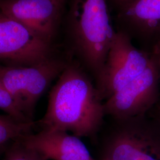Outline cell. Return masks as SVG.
Instances as JSON below:
<instances>
[{
    "label": "cell",
    "mask_w": 160,
    "mask_h": 160,
    "mask_svg": "<svg viewBox=\"0 0 160 160\" xmlns=\"http://www.w3.org/2000/svg\"><path fill=\"white\" fill-rule=\"evenodd\" d=\"M103 100L81 64L68 62L50 92L46 113L39 124L42 129L92 137L106 115Z\"/></svg>",
    "instance_id": "6da1fadb"
},
{
    "label": "cell",
    "mask_w": 160,
    "mask_h": 160,
    "mask_svg": "<svg viewBox=\"0 0 160 160\" xmlns=\"http://www.w3.org/2000/svg\"><path fill=\"white\" fill-rule=\"evenodd\" d=\"M67 26L72 51L97 80L116 33L107 0H72Z\"/></svg>",
    "instance_id": "7a4b0ae2"
},
{
    "label": "cell",
    "mask_w": 160,
    "mask_h": 160,
    "mask_svg": "<svg viewBox=\"0 0 160 160\" xmlns=\"http://www.w3.org/2000/svg\"><path fill=\"white\" fill-rule=\"evenodd\" d=\"M68 63L53 55L33 65H0V81L22 112L33 122V111L38 101Z\"/></svg>",
    "instance_id": "3957f363"
},
{
    "label": "cell",
    "mask_w": 160,
    "mask_h": 160,
    "mask_svg": "<svg viewBox=\"0 0 160 160\" xmlns=\"http://www.w3.org/2000/svg\"><path fill=\"white\" fill-rule=\"evenodd\" d=\"M106 139L103 160H160V126L147 115L118 121Z\"/></svg>",
    "instance_id": "277c9868"
},
{
    "label": "cell",
    "mask_w": 160,
    "mask_h": 160,
    "mask_svg": "<svg viewBox=\"0 0 160 160\" xmlns=\"http://www.w3.org/2000/svg\"><path fill=\"white\" fill-rule=\"evenodd\" d=\"M154 52L139 49L126 34L116 31L96 87L103 100H107L147 68Z\"/></svg>",
    "instance_id": "5b68a950"
},
{
    "label": "cell",
    "mask_w": 160,
    "mask_h": 160,
    "mask_svg": "<svg viewBox=\"0 0 160 160\" xmlns=\"http://www.w3.org/2000/svg\"><path fill=\"white\" fill-rule=\"evenodd\" d=\"M147 68L104 103L106 114L116 122L145 116L160 97V73L157 55Z\"/></svg>",
    "instance_id": "8992f818"
},
{
    "label": "cell",
    "mask_w": 160,
    "mask_h": 160,
    "mask_svg": "<svg viewBox=\"0 0 160 160\" xmlns=\"http://www.w3.org/2000/svg\"><path fill=\"white\" fill-rule=\"evenodd\" d=\"M53 55L52 41L0 12V62L2 65H33Z\"/></svg>",
    "instance_id": "52a82bcc"
},
{
    "label": "cell",
    "mask_w": 160,
    "mask_h": 160,
    "mask_svg": "<svg viewBox=\"0 0 160 160\" xmlns=\"http://www.w3.org/2000/svg\"><path fill=\"white\" fill-rule=\"evenodd\" d=\"M116 31L137 40L145 51L160 48V0H133L115 11Z\"/></svg>",
    "instance_id": "ba28073f"
},
{
    "label": "cell",
    "mask_w": 160,
    "mask_h": 160,
    "mask_svg": "<svg viewBox=\"0 0 160 160\" xmlns=\"http://www.w3.org/2000/svg\"><path fill=\"white\" fill-rule=\"evenodd\" d=\"M62 8L54 0H0V12L52 42Z\"/></svg>",
    "instance_id": "9c48e42d"
},
{
    "label": "cell",
    "mask_w": 160,
    "mask_h": 160,
    "mask_svg": "<svg viewBox=\"0 0 160 160\" xmlns=\"http://www.w3.org/2000/svg\"><path fill=\"white\" fill-rule=\"evenodd\" d=\"M19 140L45 160H96L80 138L69 135L67 132L42 129Z\"/></svg>",
    "instance_id": "30bf717a"
},
{
    "label": "cell",
    "mask_w": 160,
    "mask_h": 160,
    "mask_svg": "<svg viewBox=\"0 0 160 160\" xmlns=\"http://www.w3.org/2000/svg\"><path fill=\"white\" fill-rule=\"evenodd\" d=\"M34 122H22L8 115H0V147L30 133Z\"/></svg>",
    "instance_id": "8fae6325"
},
{
    "label": "cell",
    "mask_w": 160,
    "mask_h": 160,
    "mask_svg": "<svg viewBox=\"0 0 160 160\" xmlns=\"http://www.w3.org/2000/svg\"><path fill=\"white\" fill-rule=\"evenodd\" d=\"M0 109L16 120L29 123L30 120L18 108L10 92L0 81Z\"/></svg>",
    "instance_id": "7c38bea8"
},
{
    "label": "cell",
    "mask_w": 160,
    "mask_h": 160,
    "mask_svg": "<svg viewBox=\"0 0 160 160\" xmlns=\"http://www.w3.org/2000/svg\"><path fill=\"white\" fill-rule=\"evenodd\" d=\"M4 160H45L38 153L25 147L19 139L8 151Z\"/></svg>",
    "instance_id": "4fadbf2b"
},
{
    "label": "cell",
    "mask_w": 160,
    "mask_h": 160,
    "mask_svg": "<svg viewBox=\"0 0 160 160\" xmlns=\"http://www.w3.org/2000/svg\"><path fill=\"white\" fill-rule=\"evenodd\" d=\"M133 0H107L108 4H110L115 11L126 6L128 4L130 3Z\"/></svg>",
    "instance_id": "5bb4252c"
},
{
    "label": "cell",
    "mask_w": 160,
    "mask_h": 160,
    "mask_svg": "<svg viewBox=\"0 0 160 160\" xmlns=\"http://www.w3.org/2000/svg\"><path fill=\"white\" fill-rule=\"evenodd\" d=\"M149 113L152 114V118L155 120V122L160 126V102L157 103V104L153 108Z\"/></svg>",
    "instance_id": "9a60e30c"
},
{
    "label": "cell",
    "mask_w": 160,
    "mask_h": 160,
    "mask_svg": "<svg viewBox=\"0 0 160 160\" xmlns=\"http://www.w3.org/2000/svg\"><path fill=\"white\" fill-rule=\"evenodd\" d=\"M157 55V58H158V65H159V68H160V48H158V49L155 50L154 51ZM159 102H160V100H159Z\"/></svg>",
    "instance_id": "2e32d148"
},
{
    "label": "cell",
    "mask_w": 160,
    "mask_h": 160,
    "mask_svg": "<svg viewBox=\"0 0 160 160\" xmlns=\"http://www.w3.org/2000/svg\"><path fill=\"white\" fill-rule=\"evenodd\" d=\"M54 1H55L59 5H60L61 7H63V4L65 0H54Z\"/></svg>",
    "instance_id": "e0dca14e"
},
{
    "label": "cell",
    "mask_w": 160,
    "mask_h": 160,
    "mask_svg": "<svg viewBox=\"0 0 160 160\" xmlns=\"http://www.w3.org/2000/svg\"><path fill=\"white\" fill-rule=\"evenodd\" d=\"M4 148H5V146H1V147H0V154H1V152H2V151L4 150Z\"/></svg>",
    "instance_id": "ac0fdd59"
},
{
    "label": "cell",
    "mask_w": 160,
    "mask_h": 160,
    "mask_svg": "<svg viewBox=\"0 0 160 160\" xmlns=\"http://www.w3.org/2000/svg\"><path fill=\"white\" fill-rule=\"evenodd\" d=\"M101 160H103V159H102Z\"/></svg>",
    "instance_id": "d6986e66"
}]
</instances>
